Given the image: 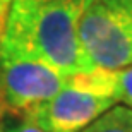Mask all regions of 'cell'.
<instances>
[{"instance_id":"1","label":"cell","mask_w":132,"mask_h":132,"mask_svg":"<svg viewBox=\"0 0 132 132\" xmlns=\"http://www.w3.org/2000/svg\"><path fill=\"white\" fill-rule=\"evenodd\" d=\"M93 0H12L4 36L65 76L93 70L79 39V24Z\"/></svg>"},{"instance_id":"2","label":"cell","mask_w":132,"mask_h":132,"mask_svg":"<svg viewBox=\"0 0 132 132\" xmlns=\"http://www.w3.org/2000/svg\"><path fill=\"white\" fill-rule=\"evenodd\" d=\"M67 82L69 76L53 65L0 39V115L24 117Z\"/></svg>"},{"instance_id":"3","label":"cell","mask_w":132,"mask_h":132,"mask_svg":"<svg viewBox=\"0 0 132 132\" xmlns=\"http://www.w3.org/2000/svg\"><path fill=\"white\" fill-rule=\"evenodd\" d=\"M79 39L94 69L132 65V0H93L82 14Z\"/></svg>"},{"instance_id":"4","label":"cell","mask_w":132,"mask_h":132,"mask_svg":"<svg viewBox=\"0 0 132 132\" xmlns=\"http://www.w3.org/2000/svg\"><path fill=\"white\" fill-rule=\"evenodd\" d=\"M113 105L112 98L88 89L70 76L55 96L34 106L24 118L45 132H81Z\"/></svg>"},{"instance_id":"5","label":"cell","mask_w":132,"mask_h":132,"mask_svg":"<svg viewBox=\"0 0 132 132\" xmlns=\"http://www.w3.org/2000/svg\"><path fill=\"white\" fill-rule=\"evenodd\" d=\"M72 77L91 91L112 98L115 105L132 108V65L122 69H93Z\"/></svg>"},{"instance_id":"6","label":"cell","mask_w":132,"mask_h":132,"mask_svg":"<svg viewBox=\"0 0 132 132\" xmlns=\"http://www.w3.org/2000/svg\"><path fill=\"white\" fill-rule=\"evenodd\" d=\"M81 132H132V108L113 105Z\"/></svg>"},{"instance_id":"7","label":"cell","mask_w":132,"mask_h":132,"mask_svg":"<svg viewBox=\"0 0 132 132\" xmlns=\"http://www.w3.org/2000/svg\"><path fill=\"white\" fill-rule=\"evenodd\" d=\"M4 132H45V130L24 117H19L15 120H9L4 115Z\"/></svg>"},{"instance_id":"8","label":"cell","mask_w":132,"mask_h":132,"mask_svg":"<svg viewBox=\"0 0 132 132\" xmlns=\"http://www.w3.org/2000/svg\"><path fill=\"white\" fill-rule=\"evenodd\" d=\"M12 5V0H0V38L4 36L5 24H7V17H9V10Z\"/></svg>"},{"instance_id":"9","label":"cell","mask_w":132,"mask_h":132,"mask_svg":"<svg viewBox=\"0 0 132 132\" xmlns=\"http://www.w3.org/2000/svg\"><path fill=\"white\" fill-rule=\"evenodd\" d=\"M0 132H4V115H0Z\"/></svg>"}]
</instances>
